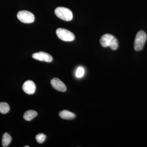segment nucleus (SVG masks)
<instances>
[{
  "label": "nucleus",
  "mask_w": 147,
  "mask_h": 147,
  "mask_svg": "<svg viewBox=\"0 0 147 147\" xmlns=\"http://www.w3.org/2000/svg\"><path fill=\"white\" fill-rule=\"evenodd\" d=\"M12 138L8 133L5 132L3 134L2 139V145L3 147L8 146L11 142Z\"/></svg>",
  "instance_id": "9b49d317"
},
{
  "label": "nucleus",
  "mask_w": 147,
  "mask_h": 147,
  "mask_svg": "<svg viewBox=\"0 0 147 147\" xmlns=\"http://www.w3.org/2000/svg\"><path fill=\"white\" fill-rule=\"evenodd\" d=\"M100 43L102 47H109L113 50H117L119 46L117 39L110 34H105L102 36L100 38Z\"/></svg>",
  "instance_id": "f257e3e1"
},
{
  "label": "nucleus",
  "mask_w": 147,
  "mask_h": 147,
  "mask_svg": "<svg viewBox=\"0 0 147 147\" xmlns=\"http://www.w3.org/2000/svg\"><path fill=\"white\" fill-rule=\"evenodd\" d=\"M18 20L22 23L31 24L34 22V15L30 11L26 10L20 11L17 14Z\"/></svg>",
  "instance_id": "39448f33"
},
{
  "label": "nucleus",
  "mask_w": 147,
  "mask_h": 147,
  "mask_svg": "<svg viewBox=\"0 0 147 147\" xmlns=\"http://www.w3.org/2000/svg\"><path fill=\"white\" fill-rule=\"evenodd\" d=\"M84 72L85 71L84 69L81 67H79L76 70V76L77 78H82L84 75Z\"/></svg>",
  "instance_id": "4468645a"
},
{
  "label": "nucleus",
  "mask_w": 147,
  "mask_h": 147,
  "mask_svg": "<svg viewBox=\"0 0 147 147\" xmlns=\"http://www.w3.org/2000/svg\"><path fill=\"white\" fill-rule=\"evenodd\" d=\"M22 89L25 93L28 94H32L34 93L36 89L35 84L33 81L28 80L26 81L22 86Z\"/></svg>",
  "instance_id": "0eeeda50"
},
{
  "label": "nucleus",
  "mask_w": 147,
  "mask_h": 147,
  "mask_svg": "<svg viewBox=\"0 0 147 147\" xmlns=\"http://www.w3.org/2000/svg\"><path fill=\"white\" fill-rule=\"evenodd\" d=\"M46 137L45 134L42 133H40L36 136L35 139L37 142L39 144H42L45 142Z\"/></svg>",
  "instance_id": "ddd939ff"
},
{
  "label": "nucleus",
  "mask_w": 147,
  "mask_h": 147,
  "mask_svg": "<svg viewBox=\"0 0 147 147\" xmlns=\"http://www.w3.org/2000/svg\"><path fill=\"white\" fill-rule=\"evenodd\" d=\"M147 38V35L144 31H139L137 33L134 42V48L136 51H141L143 49Z\"/></svg>",
  "instance_id": "7ed1b4c3"
},
{
  "label": "nucleus",
  "mask_w": 147,
  "mask_h": 147,
  "mask_svg": "<svg viewBox=\"0 0 147 147\" xmlns=\"http://www.w3.org/2000/svg\"><path fill=\"white\" fill-rule=\"evenodd\" d=\"M38 113L33 110H29L25 112L24 115V118L25 120L30 121L37 116Z\"/></svg>",
  "instance_id": "9d476101"
},
{
  "label": "nucleus",
  "mask_w": 147,
  "mask_h": 147,
  "mask_svg": "<svg viewBox=\"0 0 147 147\" xmlns=\"http://www.w3.org/2000/svg\"><path fill=\"white\" fill-rule=\"evenodd\" d=\"M59 116L64 119L72 120L76 118V115L73 113L68 110H64L59 113Z\"/></svg>",
  "instance_id": "1a4fd4ad"
},
{
  "label": "nucleus",
  "mask_w": 147,
  "mask_h": 147,
  "mask_svg": "<svg viewBox=\"0 0 147 147\" xmlns=\"http://www.w3.org/2000/svg\"><path fill=\"white\" fill-rule=\"evenodd\" d=\"M56 34L59 39L63 41L70 42L75 39V36L73 33L66 29L58 28L56 30Z\"/></svg>",
  "instance_id": "20e7f679"
},
{
  "label": "nucleus",
  "mask_w": 147,
  "mask_h": 147,
  "mask_svg": "<svg viewBox=\"0 0 147 147\" xmlns=\"http://www.w3.org/2000/svg\"><path fill=\"white\" fill-rule=\"evenodd\" d=\"M51 85L55 89L58 91L65 92L66 87L63 82L58 78H54L51 81Z\"/></svg>",
  "instance_id": "6e6552de"
},
{
  "label": "nucleus",
  "mask_w": 147,
  "mask_h": 147,
  "mask_svg": "<svg viewBox=\"0 0 147 147\" xmlns=\"http://www.w3.org/2000/svg\"><path fill=\"white\" fill-rule=\"evenodd\" d=\"M55 12L58 18L62 19L63 21H70L73 19L72 11L66 7H57L55 9Z\"/></svg>",
  "instance_id": "f03ea898"
},
{
  "label": "nucleus",
  "mask_w": 147,
  "mask_h": 147,
  "mask_svg": "<svg viewBox=\"0 0 147 147\" xmlns=\"http://www.w3.org/2000/svg\"><path fill=\"white\" fill-rule=\"evenodd\" d=\"M10 110V107L6 102H0V113L3 114L8 113Z\"/></svg>",
  "instance_id": "f8f14e48"
},
{
  "label": "nucleus",
  "mask_w": 147,
  "mask_h": 147,
  "mask_svg": "<svg viewBox=\"0 0 147 147\" xmlns=\"http://www.w3.org/2000/svg\"><path fill=\"white\" fill-rule=\"evenodd\" d=\"M32 58L41 61H45L47 63H50L53 61V58L52 56L48 53L43 52H40L38 53L33 54Z\"/></svg>",
  "instance_id": "423d86ee"
},
{
  "label": "nucleus",
  "mask_w": 147,
  "mask_h": 147,
  "mask_svg": "<svg viewBox=\"0 0 147 147\" xmlns=\"http://www.w3.org/2000/svg\"><path fill=\"white\" fill-rule=\"evenodd\" d=\"M24 147H29V146H25Z\"/></svg>",
  "instance_id": "2eb2a0df"
}]
</instances>
